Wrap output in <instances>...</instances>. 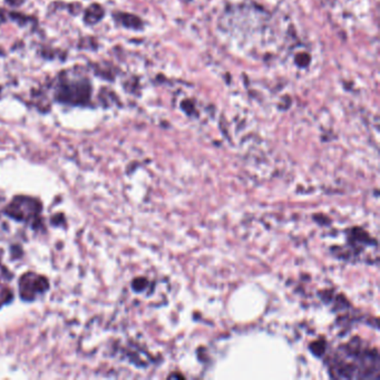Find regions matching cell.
I'll use <instances>...</instances> for the list:
<instances>
[{
	"label": "cell",
	"mask_w": 380,
	"mask_h": 380,
	"mask_svg": "<svg viewBox=\"0 0 380 380\" xmlns=\"http://www.w3.org/2000/svg\"><path fill=\"white\" fill-rule=\"evenodd\" d=\"M42 212V204L30 197H16L12 203L7 205L5 213L9 218L21 222H37Z\"/></svg>",
	"instance_id": "6da1fadb"
},
{
	"label": "cell",
	"mask_w": 380,
	"mask_h": 380,
	"mask_svg": "<svg viewBox=\"0 0 380 380\" xmlns=\"http://www.w3.org/2000/svg\"><path fill=\"white\" fill-rule=\"evenodd\" d=\"M18 287H19L21 299H24L25 301H33L36 298L47 291L49 283L43 276L34 272H26L21 276Z\"/></svg>",
	"instance_id": "7a4b0ae2"
},
{
	"label": "cell",
	"mask_w": 380,
	"mask_h": 380,
	"mask_svg": "<svg viewBox=\"0 0 380 380\" xmlns=\"http://www.w3.org/2000/svg\"><path fill=\"white\" fill-rule=\"evenodd\" d=\"M9 277V271L7 270L3 265H0V291H3V290H5V288H3L1 287V283L3 282L5 280H8ZM10 297H12V292H8V293H3V295H1L0 293V306H3V304H6V302H8L9 299H10Z\"/></svg>",
	"instance_id": "3957f363"
},
{
	"label": "cell",
	"mask_w": 380,
	"mask_h": 380,
	"mask_svg": "<svg viewBox=\"0 0 380 380\" xmlns=\"http://www.w3.org/2000/svg\"><path fill=\"white\" fill-rule=\"evenodd\" d=\"M145 286H146V280H144V279H137V280L134 281V284H133L134 289L136 290H142Z\"/></svg>",
	"instance_id": "277c9868"
}]
</instances>
